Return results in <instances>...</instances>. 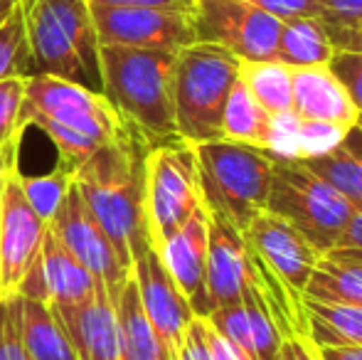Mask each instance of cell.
<instances>
[{"label": "cell", "mask_w": 362, "mask_h": 360, "mask_svg": "<svg viewBox=\"0 0 362 360\" xmlns=\"http://www.w3.org/2000/svg\"><path fill=\"white\" fill-rule=\"evenodd\" d=\"M148 141L134 126L101 146L72 170L86 207L111 237L124 265L134 272V252L146 245V153Z\"/></svg>", "instance_id": "cell-1"}, {"label": "cell", "mask_w": 362, "mask_h": 360, "mask_svg": "<svg viewBox=\"0 0 362 360\" xmlns=\"http://www.w3.org/2000/svg\"><path fill=\"white\" fill-rule=\"evenodd\" d=\"M249 277L257 284L281 338L308 336L305 284L320 255L296 227L262 210L242 230Z\"/></svg>", "instance_id": "cell-2"}, {"label": "cell", "mask_w": 362, "mask_h": 360, "mask_svg": "<svg viewBox=\"0 0 362 360\" xmlns=\"http://www.w3.org/2000/svg\"><path fill=\"white\" fill-rule=\"evenodd\" d=\"M23 121L52 141L69 170L129 129L101 91L52 74H28Z\"/></svg>", "instance_id": "cell-3"}, {"label": "cell", "mask_w": 362, "mask_h": 360, "mask_svg": "<svg viewBox=\"0 0 362 360\" xmlns=\"http://www.w3.org/2000/svg\"><path fill=\"white\" fill-rule=\"evenodd\" d=\"M175 54L173 50L116 45H104L99 52L101 94L126 124L144 136L148 146L177 139L173 111Z\"/></svg>", "instance_id": "cell-4"}, {"label": "cell", "mask_w": 362, "mask_h": 360, "mask_svg": "<svg viewBox=\"0 0 362 360\" xmlns=\"http://www.w3.org/2000/svg\"><path fill=\"white\" fill-rule=\"evenodd\" d=\"M28 74H52L101 91L99 35L89 0H18Z\"/></svg>", "instance_id": "cell-5"}, {"label": "cell", "mask_w": 362, "mask_h": 360, "mask_svg": "<svg viewBox=\"0 0 362 360\" xmlns=\"http://www.w3.org/2000/svg\"><path fill=\"white\" fill-rule=\"evenodd\" d=\"M195 146L197 182L207 212L229 220L239 232L267 210L274 156L229 139Z\"/></svg>", "instance_id": "cell-6"}, {"label": "cell", "mask_w": 362, "mask_h": 360, "mask_svg": "<svg viewBox=\"0 0 362 360\" xmlns=\"http://www.w3.org/2000/svg\"><path fill=\"white\" fill-rule=\"evenodd\" d=\"M242 59L212 42H192L177 50L173 69L175 134L187 144L222 139V111L239 79Z\"/></svg>", "instance_id": "cell-7"}, {"label": "cell", "mask_w": 362, "mask_h": 360, "mask_svg": "<svg viewBox=\"0 0 362 360\" xmlns=\"http://www.w3.org/2000/svg\"><path fill=\"white\" fill-rule=\"evenodd\" d=\"M267 210L296 227L323 257L338 247L355 205L300 161L274 158Z\"/></svg>", "instance_id": "cell-8"}, {"label": "cell", "mask_w": 362, "mask_h": 360, "mask_svg": "<svg viewBox=\"0 0 362 360\" xmlns=\"http://www.w3.org/2000/svg\"><path fill=\"white\" fill-rule=\"evenodd\" d=\"M146 230L151 247L187 222L202 205L195 146L182 139L160 141L146 153Z\"/></svg>", "instance_id": "cell-9"}, {"label": "cell", "mask_w": 362, "mask_h": 360, "mask_svg": "<svg viewBox=\"0 0 362 360\" xmlns=\"http://www.w3.org/2000/svg\"><path fill=\"white\" fill-rule=\"evenodd\" d=\"M192 25L197 42L219 45L242 62L276 57L281 20L252 0H195Z\"/></svg>", "instance_id": "cell-10"}, {"label": "cell", "mask_w": 362, "mask_h": 360, "mask_svg": "<svg viewBox=\"0 0 362 360\" xmlns=\"http://www.w3.org/2000/svg\"><path fill=\"white\" fill-rule=\"evenodd\" d=\"M47 225L57 235V240L72 252L74 260L81 267H86V272L106 289L111 301H119L134 272L124 265L119 250L114 247L104 227L99 225L94 212L86 207L74 182Z\"/></svg>", "instance_id": "cell-11"}, {"label": "cell", "mask_w": 362, "mask_h": 360, "mask_svg": "<svg viewBox=\"0 0 362 360\" xmlns=\"http://www.w3.org/2000/svg\"><path fill=\"white\" fill-rule=\"evenodd\" d=\"M134 281L139 289L144 313L163 351V358L177 360L195 311L190 308L180 289L175 286L170 274L165 272L151 242L141 245L134 252Z\"/></svg>", "instance_id": "cell-12"}, {"label": "cell", "mask_w": 362, "mask_h": 360, "mask_svg": "<svg viewBox=\"0 0 362 360\" xmlns=\"http://www.w3.org/2000/svg\"><path fill=\"white\" fill-rule=\"evenodd\" d=\"M99 45L141 50H177L197 42L192 15L160 8H101L91 5Z\"/></svg>", "instance_id": "cell-13"}, {"label": "cell", "mask_w": 362, "mask_h": 360, "mask_svg": "<svg viewBox=\"0 0 362 360\" xmlns=\"http://www.w3.org/2000/svg\"><path fill=\"white\" fill-rule=\"evenodd\" d=\"M101 289V284L72 257L47 225L37 262L25 274L18 296L47 303L49 308H67L84 303Z\"/></svg>", "instance_id": "cell-14"}, {"label": "cell", "mask_w": 362, "mask_h": 360, "mask_svg": "<svg viewBox=\"0 0 362 360\" xmlns=\"http://www.w3.org/2000/svg\"><path fill=\"white\" fill-rule=\"evenodd\" d=\"M47 222L33 210L18 182V173L0 197V255H3V296L18 294L25 274L42 252Z\"/></svg>", "instance_id": "cell-15"}, {"label": "cell", "mask_w": 362, "mask_h": 360, "mask_svg": "<svg viewBox=\"0 0 362 360\" xmlns=\"http://www.w3.org/2000/svg\"><path fill=\"white\" fill-rule=\"evenodd\" d=\"M165 272L175 281V286L187 298L195 316H210V298H207V210L200 207L187 217L182 227H177L168 240L156 247Z\"/></svg>", "instance_id": "cell-16"}, {"label": "cell", "mask_w": 362, "mask_h": 360, "mask_svg": "<svg viewBox=\"0 0 362 360\" xmlns=\"http://www.w3.org/2000/svg\"><path fill=\"white\" fill-rule=\"evenodd\" d=\"M249 279L244 237L229 220L207 212V298L210 308H224L242 301ZM210 311V313H212Z\"/></svg>", "instance_id": "cell-17"}, {"label": "cell", "mask_w": 362, "mask_h": 360, "mask_svg": "<svg viewBox=\"0 0 362 360\" xmlns=\"http://www.w3.org/2000/svg\"><path fill=\"white\" fill-rule=\"evenodd\" d=\"M57 321L72 338L79 360H121L116 303L101 286L89 301L67 308H52Z\"/></svg>", "instance_id": "cell-18"}, {"label": "cell", "mask_w": 362, "mask_h": 360, "mask_svg": "<svg viewBox=\"0 0 362 360\" xmlns=\"http://www.w3.org/2000/svg\"><path fill=\"white\" fill-rule=\"evenodd\" d=\"M293 77V111L300 119L333 121V124L353 126L360 111L340 79L330 72L328 64L318 67H296Z\"/></svg>", "instance_id": "cell-19"}, {"label": "cell", "mask_w": 362, "mask_h": 360, "mask_svg": "<svg viewBox=\"0 0 362 360\" xmlns=\"http://www.w3.org/2000/svg\"><path fill=\"white\" fill-rule=\"evenodd\" d=\"M305 298L362 306V252L338 247L320 257L305 284Z\"/></svg>", "instance_id": "cell-20"}, {"label": "cell", "mask_w": 362, "mask_h": 360, "mask_svg": "<svg viewBox=\"0 0 362 360\" xmlns=\"http://www.w3.org/2000/svg\"><path fill=\"white\" fill-rule=\"evenodd\" d=\"M18 323L30 360H79L72 338L47 303L18 296Z\"/></svg>", "instance_id": "cell-21"}, {"label": "cell", "mask_w": 362, "mask_h": 360, "mask_svg": "<svg viewBox=\"0 0 362 360\" xmlns=\"http://www.w3.org/2000/svg\"><path fill=\"white\" fill-rule=\"evenodd\" d=\"M335 47L318 18H296L281 23L276 57L286 67H318L328 64Z\"/></svg>", "instance_id": "cell-22"}, {"label": "cell", "mask_w": 362, "mask_h": 360, "mask_svg": "<svg viewBox=\"0 0 362 360\" xmlns=\"http://www.w3.org/2000/svg\"><path fill=\"white\" fill-rule=\"evenodd\" d=\"M308 338L323 346H362V306L305 298Z\"/></svg>", "instance_id": "cell-23"}, {"label": "cell", "mask_w": 362, "mask_h": 360, "mask_svg": "<svg viewBox=\"0 0 362 360\" xmlns=\"http://www.w3.org/2000/svg\"><path fill=\"white\" fill-rule=\"evenodd\" d=\"M116 316H119L121 360H165L141 306L134 274L116 301Z\"/></svg>", "instance_id": "cell-24"}, {"label": "cell", "mask_w": 362, "mask_h": 360, "mask_svg": "<svg viewBox=\"0 0 362 360\" xmlns=\"http://www.w3.org/2000/svg\"><path fill=\"white\" fill-rule=\"evenodd\" d=\"M269 116L272 114L264 111V106L247 89V84L242 79H237V84L229 91L227 104H224L222 111V124H219L222 139L254 146V149H264Z\"/></svg>", "instance_id": "cell-25"}, {"label": "cell", "mask_w": 362, "mask_h": 360, "mask_svg": "<svg viewBox=\"0 0 362 360\" xmlns=\"http://www.w3.org/2000/svg\"><path fill=\"white\" fill-rule=\"evenodd\" d=\"M239 79L247 84L252 96L269 114L293 109V77L291 67L279 59H259V62L239 64Z\"/></svg>", "instance_id": "cell-26"}, {"label": "cell", "mask_w": 362, "mask_h": 360, "mask_svg": "<svg viewBox=\"0 0 362 360\" xmlns=\"http://www.w3.org/2000/svg\"><path fill=\"white\" fill-rule=\"evenodd\" d=\"M300 163L330 187H335L343 197H348L355 207H362V161L350 156L345 149H338L333 153L305 158Z\"/></svg>", "instance_id": "cell-27"}, {"label": "cell", "mask_w": 362, "mask_h": 360, "mask_svg": "<svg viewBox=\"0 0 362 360\" xmlns=\"http://www.w3.org/2000/svg\"><path fill=\"white\" fill-rule=\"evenodd\" d=\"M18 182L23 187L28 202L33 205V210L45 222H49L54 217V212H57V207L62 205L69 187H72V170L59 163L52 173L45 175H23L18 170Z\"/></svg>", "instance_id": "cell-28"}, {"label": "cell", "mask_w": 362, "mask_h": 360, "mask_svg": "<svg viewBox=\"0 0 362 360\" xmlns=\"http://www.w3.org/2000/svg\"><path fill=\"white\" fill-rule=\"evenodd\" d=\"M28 40H25V25L20 8L0 25V82L8 77L25 74L28 77Z\"/></svg>", "instance_id": "cell-29"}, {"label": "cell", "mask_w": 362, "mask_h": 360, "mask_svg": "<svg viewBox=\"0 0 362 360\" xmlns=\"http://www.w3.org/2000/svg\"><path fill=\"white\" fill-rule=\"evenodd\" d=\"M300 116L293 109L279 111V114L269 116V129L267 139H264V149L269 156L281 161H298L300 156Z\"/></svg>", "instance_id": "cell-30"}, {"label": "cell", "mask_w": 362, "mask_h": 360, "mask_svg": "<svg viewBox=\"0 0 362 360\" xmlns=\"http://www.w3.org/2000/svg\"><path fill=\"white\" fill-rule=\"evenodd\" d=\"M25 84H28L25 74L8 77L0 82V146L8 144L15 136H25V131H28L23 121Z\"/></svg>", "instance_id": "cell-31"}, {"label": "cell", "mask_w": 362, "mask_h": 360, "mask_svg": "<svg viewBox=\"0 0 362 360\" xmlns=\"http://www.w3.org/2000/svg\"><path fill=\"white\" fill-rule=\"evenodd\" d=\"M350 126L333 124V121H313L303 119L300 121V156L298 161L305 158H318V156L333 153L343 146V139L348 134Z\"/></svg>", "instance_id": "cell-32"}, {"label": "cell", "mask_w": 362, "mask_h": 360, "mask_svg": "<svg viewBox=\"0 0 362 360\" xmlns=\"http://www.w3.org/2000/svg\"><path fill=\"white\" fill-rule=\"evenodd\" d=\"M0 360H30L20 336L18 294L0 298Z\"/></svg>", "instance_id": "cell-33"}, {"label": "cell", "mask_w": 362, "mask_h": 360, "mask_svg": "<svg viewBox=\"0 0 362 360\" xmlns=\"http://www.w3.org/2000/svg\"><path fill=\"white\" fill-rule=\"evenodd\" d=\"M328 67L340 79V84L345 87L353 104L362 114V52H358V50H335Z\"/></svg>", "instance_id": "cell-34"}, {"label": "cell", "mask_w": 362, "mask_h": 360, "mask_svg": "<svg viewBox=\"0 0 362 360\" xmlns=\"http://www.w3.org/2000/svg\"><path fill=\"white\" fill-rule=\"evenodd\" d=\"M252 3L272 13L281 23L296 18H323L325 13L320 0H252Z\"/></svg>", "instance_id": "cell-35"}, {"label": "cell", "mask_w": 362, "mask_h": 360, "mask_svg": "<svg viewBox=\"0 0 362 360\" xmlns=\"http://www.w3.org/2000/svg\"><path fill=\"white\" fill-rule=\"evenodd\" d=\"M320 23H323L335 50H358V52H362V18L350 20V23H333V20H320Z\"/></svg>", "instance_id": "cell-36"}, {"label": "cell", "mask_w": 362, "mask_h": 360, "mask_svg": "<svg viewBox=\"0 0 362 360\" xmlns=\"http://www.w3.org/2000/svg\"><path fill=\"white\" fill-rule=\"evenodd\" d=\"M177 360H212L210 343H207V318L202 316L192 318Z\"/></svg>", "instance_id": "cell-37"}, {"label": "cell", "mask_w": 362, "mask_h": 360, "mask_svg": "<svg viewBox=\"0 0 362 360\" xmlns=\"http://www.w3.org/2000/svg\"><path fill=\"white\" fill-rule=\"evenodd\" d=\"M89 5L101 8H160L175 13H195V0H89Z\"/></svg>", "instance_id": "cell-38"}, {"label": "cell", "mask_w": 362, "mask_h": 360, "mask_svg": "<svg viewBox=\"0 0 362 360\" xmlns=\"http://www.w3.org/2000/svg\"><path fill=\"white\" fill-rule=\"evenodd\" d=\"M20 144H23V136H15L8 144L0 146V197H3L8 182L13 180V175L20 170Z\"/></svg>", "instance_id": "cell-39"}, {"label": "cell", "mask_w": 362, "mask_h": 360, "mask_svg": "<svg viewBox=\"0 0 362 360\" xmlns=\"http://www.w3.org/2000/svg\"><path fill=\"white\" fill-rule=\"evenodd\" d=\"M276 360H320V356L308 336H288L281 341Z\"/></svg>", "instance_id": "cell-40"}, {"label": "cell", "mask_w": 362, "mask_h": 360, "mask_svg": "<svg viewBox=\"0 0 362 360\" xmlns=\"http://www.w3.org/2000/svg\"><path fill=\"white\" fill-rule=\"evenodd\" d=\"M323 5V18L333 23H350V20L362 18V0H320Z\"/></svg>", "instance_id": "cell-41"}, {"label": "cell", "mask_w": 362, "mask_h": 360, "mask_svg": "<svg viewBox=\"0 0 362 360\" xmlns=\"http://www.w3.org/2000/svg\"><path fill=\"white\" fill-rule=\"evenodd\" d=\"M207 343H210L212 360H252L247 353H242L237 346H232L227 338L219 336L215 328L210 326V321H207Z\"/></svg>", "instance_id": "cell-42"}, {"label": "cell", "mask_w": 362, "mask_h": 360, "mask_svg": "<svg viewBox=\"0 0 362 360\" xmlns=\"http://www.w3.org/2000/svg\"><path fill=\"white\" fill-rule=\"evenodd\" d=\"M338 247H340V250H358V252H362V207H355L348 227H345V232L340 235ZM338 247H335V250H338Z\"/></svg>", "instance_id": "cell-43"}, {"label": "cell", "mask_w": 362, "mask_h": 360, "mask_svg": "<svg viewBox=\"0 0 362 360\" xmlns=\"http://www.w3.org/2000/svg\"><path fill=\"white\" fill-rule=\"evenodd\" d=\"M318 356L320 360H362V346H323Z\"/></svg>", "instance_id": "cell-44"}, {"label": "cell", "mask_w": 362, "mask_h": 360, "mask_svg": "<svg viewBox=\"0 0 362 360\" xmlns=\"http://www.w3.org/2000/svg\"><path fill=\"white\" fill-rule=\"evenodd\" d=\"M340 149H345L350 156H355L358 161H362V114L358 116V121L348 129V134H345L343 146H340Z\"/></svg>", "instance_id": "cell-45"}, {"label": "cell", "mask_w": 362, "mask_h": 360, "mask_svg": "<svg viewBox=\"0 0 362 360\" xmlns=\"http://www.w3.org/2000/svg\"><path fill=\"white\" fill-rule=\"evenodd\" d=\"M15 8H18V0H0V25L15 13Z\"/></svg>", "instance_id": "cell-46"}, {"label": "cell", "mask_w": 362, "mask_h": 360, "mask_svg": "<svg viewBox=\"0 0 362 360\" xmlns=\"http://www.w3.org/2000/svg\"><path fill=\"white\" fill-rule=\"evenodd\" d=\"M0 298H3V255H0Z\"/></svg>", "instance_id": "cell-47"}]
</instances>
